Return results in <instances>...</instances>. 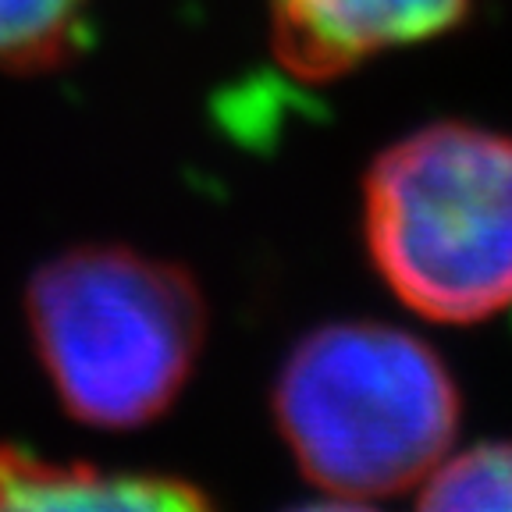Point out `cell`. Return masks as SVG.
<instances>
[{
  "mask_svg": "<svg viewBox=\"0 0 512 512\" xmlns=\"http://www.w3.org/2000/svg\"><path fill=\"white\" fill-rule=\"evenodd\" d=\"M25 320L64 413L93 431H139L196 374L210 303L185 264L121 242H82L32 271Z\"/></svg>",
  "mask_w": 512,
  "mask_h": 512,
  "instance_id": "cell-1",
  "label": "cell"
},
{
  "mask_svg": "<svg viewBox=\"0 0 512 512\" xmlns=\"http://www.w3.org/2000/svg\"><path fill=\"white\" fill-rule=\"evenodd\" d=\"M271 413L306 480L335 498H388L427 480L463 399L438 352L384 320H328L281 363Z\"/></svg>",
  "mask_w": 512,
  "mask_h": 512,
  "instance_id": "cell-2",
  "label": "cell"
},
{
  "mask_svg": "<svg viewBox=\"0 0 512 512\" xmlns=\"http://www.w3.org/2000/svg\"><path fill=\"white\" fill-rule=\"evenodd\" d=\"M363 242L377 278L438 324L512 310V136L431 121L363 175Z\"/></svg>",
  "mask_w": 512,
  "mask_h": 512,
  "instance_id": "cell-3",
  "label": "cell"
},
{
  "mask_svg": "<svg viewBox=\"0 0 512 512\" xmlns=\"http://www.w3.org/2000/svg\"><path fill=\"white\" fill-rule=\"evenodd\" d=\"M477 0H271V50L288 75L335 82L399 47L456 32Z\"/></svg>",
  "mask_w": 512,
  "mask_h": 512,
  "instance_id": "cell-4",
  "label": "cell"
},
{
  "mask_svg": "<svg viewBox=\"0 0 512 512\" xmlns=\"http://www.w3.org/2000/svg\"><path fill=\"white\" fill-rule=\"evenodd\" d=\"M0 512H217V505L171 473L54 463L0 441Z\"/></svg>",
  "mask_w": 512,
  "mask_h": 512,
  "instance_id": "cell-5",
  "label": "cell"
},
{
  "mask_svg": "<svg viewBox=\"0 0 512 512\" xmlns=\"http://www.w3.org/2000/svg\"><path fill=\"white\" fill-rule=\"evenodd\" d=\"M93 0H0V72L40 75L86 47Z\"/></svg>",
  "mask_w": 512,
  "mask_h": 512,
  "instance_id": "cell-6",
  "label": "cell"
},
{
  "mask_svg": "<svg viewBox=\"0 0 512 512\" xmlns=\"http://www.w3.org/2000/svg\"><path fill=\"white\" fill-rule=\"evenodd\" d=\"M416 512H512V441H480L441 459L427 473Z\"/></svg>",
  "mask_w": 512,
  "mask_h": 512,
  "instance_id": "cell-7",
  "label": "cell"
},
{
  "mask_svg": "<svg viewBox=\"0 0 512 512\" xmlns=\"http://www.w3.org/2000/svg\"><path fill=\"white\" fill-rule=\"evenodd\" d=\"M288 512H374L367 509L363 502H356V498H335L331 495L328 502H306V505H296V509Z\"/></svg>",
  "mask_w": 512,
  "mask_h": 512,
  "instance_id": "cell-8",
  "label": "cell"
}]
</instances>
